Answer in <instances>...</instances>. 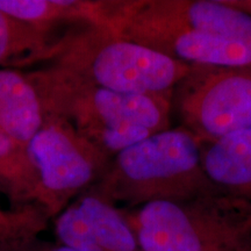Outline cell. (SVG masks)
<instances>
[{
    "instance_id": "1",
    "label": "cell",
    "mask_w": 251,
    "mask_h": 251,
    "mask_svg": "<svg viewBox=\"0 0 251 251\" xmlns=\"http://www.w3.org/2000/svg\"><path fill=\"white\" fill-rule=\"evenodd\" d=\"M92 26L192 67H251V14L229 1H98Z\"/></svg>"
},
{
    "instance_id": "2",
    "label": "cell",
    "mask_w": 251,
    "mask_h": 251,
    "mask_svg": "<svg viewBox=\"0 0 251 251\" xmlns=\"http://www.w3.org/2000/svg\"><path fill=\"white\" fill-rule=\"evenodd\" d=\"M27 75L39 93L46 118L68 122L111 158L169 129L172 92H115L55 65Z\"/></svg>"
},
{
    "instance_id": "3",
    "label": "cell",
    "mask_w": 251,
    "mask_h": 251,
    "mask_svg": "<svg viewBox=\"0 0 251 251\" xmlns=\"http://www.w3.org/2000/svg\"><path fill=\"white\" fill-rule=\"evenodd\" d=\"M49 63L96 86L133 94L174 92L193 69L92 25L64 31Z\"/></svg>"
},
{
    "instance_id": "4",
    "label": "cell",
    "mask_w": 251,
    "mask_h": 251,
    "mask_svg": "<svg viewBox=\"0 0 251 251\" xmlns=\"http://www.w3.org/2000/svg\"><path fill=\"white\" fill-rule=\"evenodd\" d=\"M212 186L201 166L200 141L184 127L165 129L122 150L85 193L103 201L150 202Z\"/></svg>"
},
{
    "instance_id": "5",
    "label": "cell",
    "mask_w": 251,
    "mask_h": 251,
    "mask_svg": "<svg viewBox=\"0 0 251 251\" xmlns=\"http://www.w3.org/2000/svg\"><path fill=\"white\" fill-rule=\"evenodd\" d=\"M34 170L31 205L56 218L79 193H85L107 171L112 158L78 134L68 122L46 118L27 144Z\"/></svg>"
},
{
    "instance_id": "6",
    "label": "cell",
    "mask_w": 251,
    "mask_h": 251,
    "mask_svg": "<svg viewBox=\"0 0 251 251\" xmlns=\"http://www.w3.org/2000/svg\"><path fill=\"white\" fill-rule=\"evenodd\" d=\"M178 86L184 128L201 143L251 128V67H193Z\"/></svg>"
},
{
    "instance_id": "7",
    "label": "cell",
    "mask_w": 251,
    "mask_h": 251,
    "mask_svg": "<svg viewBox=\"0 0 251 251\" xmlns=\"http://www.w3.org/2000/svg\"><path fill=\"white\" fill-rule=\"evenodd\" d=\"M131 230L142 251H203L196 226L172 200L144 203Z\"/></svg>"
},
{
    "instance_id": "8",
    "label": "cell",
    "mask_w": 251,
    "mask_h": 251,
    "mask_svg": "<svg viewBox=\"0 0 251 251\" xmlns=\"http://www.w3.org/2000/svg\"><path fill=\"white\" fill-rule=\"evenodd\" d=\"M45 121L40 96L27 72L0 69V131L27 147Z\"/></svg>"
},
{
    "instance_id": "9",
    "label": "cell",
    "mask_w": 251,
    "mask_h": 251,
    "mask_svg": "<svg viewBox=\"0 0 251 251\" xmlns=\"http://www.w3.org/2000/svg\"><path fill=\"white\" fill-rule=\"evenodd\" d=\"M201 166L209 183L234 191L251 190V128L201 143Z\"/></svg>"
},
{
    "instance_id": "10",
    "label": "cell",
    "mask_w": 251,
    "mask_h": 251,
    "mask_svg": "<svg viewBox=\"0 0 251 251\" xmlns=\"http://www.w3.org/2000/svg\"><path fill=\"white\" fill-rule=\"evenodd\" d=\"M59 37L0 9V69H21L49 62Z\"/></svg>"
},
{
    "instance_id": "11",
    "label": "cell",
    "mask_w": 251,
    "mask_h": 251,
    "mask_svg": "<svg viewBox=\"0 0 251 251\" xmlns=\"http://www.w3.org/2000/svg\"><path fill=\"white\" fill-rule=\"evenodd\" d=\"M0 9L51 33L63 25H92L96 1L86 0H0Z\"/></svg>"
},
{
    "instance_id": "12",
    "label": "cell",
    "mask_w": 251,
    "mask_h": 251,
    "mask_svg": "<svg viewBox=\"0 0 251 251\" xmlns=\"http://www.w3.org/2000/svg\"><path fill=\"white\" fill-rule=\"evenodd\" d=\"M77 202L89 220L100 251H142L127 220L111 203L89 193Z\"/></svg>"
},
{
    "instance_id": "13",
    "label": "cell",
    "mask_w": 251,
    "mask_h": 251,
    "mask_svg": "<svg viewBox=\"0 0 251 251\" xmlns=\"http://www.w3.org/2000/svg\"><path fill=\"white\" fill-rule=\"evenodd\" d=\"M34 170L27 147L0 131V188L20 207L33 201Z\"/></svg>"
},
{
    "instance_id": "14",
    "label": "cell",
    "mask_w": 251,
    "mask_h": 251,
    "mask_svg": "<svg viewBox=\"0 0 251 251\" xmlns=\"http://www.w3.org/2000/svg\"><path fill=\"white\" fill-rule=\"evenodd\" d=\"M55 231L63 247L75 251H100L89 220L77 201L56 216Z\"/></svg>"
},
{
    "instance_id": "15",
    "label": "cell",
    "mask_w": 251,
    "mask_h": 251,
    "mask_svg": "<svg viewBox=\"0 0 251 251\" xmlns=\"http://www.w3.org/2000/svg\"><path fill=\"white\" fill-rule=\"evenodd\" d=\"M47 215L36 206L19 207L13 211H5L0 207V231L37 237L47 228Z\"/></svg>"
},
{
    "instance_id": "16",
    "label": "cell",
    "mask_w": 251,
    "mask_h": 251,
    "mask_svg": "<svg viewBox=\"0 0 251 251\" xmlns=\"http://www.w3.org/2000/svg\"><path fill=\"white\" fill-rule=\"evenodd\" d=\"M36 237L26 234L0 231V251H26Z\"/></svg>"
},
{
    "instance_id": "17",
    "label": "cell",
    "mask_w": 251,
    "mask_h": 251,
    "mask_svg": "<svg viewBox=\"0 0 251 251\" xmlns=\"http://www.w3.org/2000/svg\"><path fill=\"white\" fill-rule=\"evenodd\" d=\"M26 251H75L69 249L67 247H63V246H57V247H49V246H39L36 244V242L30 246Z\"/></svg>"
},
{
    "instance_id": "18",
    "label": "cell",
    "mask_w": 251,
    "mask_h": 251,
    "mask_svg": "<svg viewBox=\"0 0 251 251\" xmlns=\"http://www.w3.org/2000/svg\"><path fill=\"white\" fill-rule=\"evenodd\" d=\"M231 5L236 6V7L243 9V11L248 12L251 14V1H229Z\"/></svg>"
}]
</instances>
